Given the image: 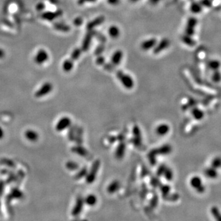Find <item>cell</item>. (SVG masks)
Returning a JSON list of instances; mask_svg holds the SVG:
<instances>
[{"mask_svg": "<svg viewBox=\"0 0 221 221\" xmlns=\"http://www.w3.org/2000/svg\"><path fill=\"white\" fill-rule=\"evenodd\" d=\"M157 40L155 38H151L143 41L141 44V48L144 51H149L156 45Z\"/></svg>", "mask_w": 221, "mask_h": 221, "instance_id": "ba28073f", "label": "cell"}, {"mask_svg": "<svg viewBox=\"0 0 221 221\" xmlns=\"http://www.w3.org/2000/svg\"><path fill=\"white\" fill-rule=\"evenodd\" d=\"M122 58H123V52L121 51L118 50L117 51H115L111 56V63L114 66L119 65L122 60Z\"/></svg>", "mask_w": 221, "mask_h": 221, "instance_id": "9c48e42d", "label": "cell"}, {"mask_svg": "<svg viewBox=\"0 0 221 221\" xmlns=\"http://www.w3.org/2000/svg\"><path fill=\"white\" fill-rule=\"evenodd\" d=\"M83 206V200L81 198H78V199L76 202V203L72 211V214L74 216H77L82 211Z\"/></svg>", "mask_w": 221, "mask_h": 221, "instance_id": "4fadbf2b", "label": "cell"}, {"mask_svg": "<svg viewBox=\"0 0 221 221\" xmlns=\"http://www.w3.org/2000/svg\"><path fill=\"white\" fill-rule=\"evenodd\" d=\"M23 197H24V193L22 192L17 188H14L11 190L10 193L7 197V202H10L12 199H21Z\"/></svg>", "mask_w": 221, "mask_h": 221, "instance_id": "30bf717a", "label": "cell"}, {"mask_svg": "<svg viewBox=\"0 0 221 221\" xmlns=\"http://www.w3.org/2000/svg\"><path fill=\"white\" fill-rule=\"evenodd\" d=\"M86 173V169H83V170H81L79 173H77V174H76V178L77 179H80V178H83V176H84L85 175Z\"/></svg>", "mask_w": 221, "mask_h": 221, "instance_id": "83f0119b", "label": "cell"}, {"mask_svg": "<svg viewBox=\"0 0 221 221\" xmlns=\"http://www.w3.org/2000/svg\"><path fill=\"white\" fill-rule=\"evenodd\" d=\"M5 55H6L5 51L3 49L0 48V59H3V58L5 57Z\"/></svg>", "mask_w": 221, "mask_h": 221, "instance_id": "d590c367", "label": "cell"}, {"mask_svg": "<svg viewBox=\"0 0 221 221\" xmlns=\"http://www.w3.org/2000/svg\"><path fill=\"white\" fill-rule=\"evenodd\" d=\"M190 183L193 189H196L199 192L202 193L204 191L205 188L203 185L202 181L199 177L198 176L193 177L192 178H191Z\"/></svg>", "mask_w": 221, "mask_h": 221, "instance_id": "277c9868", "label": "cell"}, {"mask_svg": "<svg viewBox=\"0 0 221 221\" xmlns=\"http://www.w3.org/2000/svg\"><path fill=\"white\" fill-rule=\"evenodd\" d=\"M160 1V0H150V1L151 2V3L152 4H157V3H158V1Z\"/></svg>", "mask_w": 221, "mask_h": 221, "instance_id": "74e56055", "label": "cell"}, {"mask_svg": "<svg viewBox=\"0 0 221 221\" xmlns=\"http://www.w3.org/2000/svg\"><path fill=\"white\" fill-rule=\"evenodd\" d=\"M83 19H81V18H80V17H77V18H76L74 20V25H76V26H79V25H80L81 24H83Z\"/></svg>", "mask_w": 221, "mask_h": 221, "instance_id": "4dcf8cb0", "label": "cell"}, {"mask_svg": "<svg viewBox=\"0 0 221 221\" xmlns=\"http://www.w3.org/2000/svg\"><path fill=\"white\" fill-rule=\"evenodd\" d=\"M96 62L99 65H104V63H105V59H104V58L103 57L100 56L97 58Z\"/></svg>", "mask_w": 221, "mask_h": 221, "instance_id": "4316f807", "label": "cell"}, {"mask_svg": "<svg viewBox=\"0 0 221 221\" xmlns=\"http://www.w3.org/2000/svg\"><path fill=\"white\" fill-rule=\"evenodd\" d=\"M72 150L73 151V152L78 154H80V155H85V150L84 149H81L80 147H74L72 149Z\"/></svg>", "mask_w": 221, "mask_h": 221, "instance_id": "d4e9b609", "label": "cell"}, {"mask_svg": "<svg viewBox=\"0 0 221 221\" xmlns=\"http://www.w3.org/2000/svg\"><path fill=\"white\" fill-rule=\"evenodd\" d=\"M49 57L48 52L44 49H41L36 52L34 60L37 65H42L48 60Z\"/></svg>", "mask_w": 221, "mask_h": 221, "instance_id": "7a4b0ae2", "label": "cell"}, {"mask_svg": "<svg viewBox=\"0 0 221 221\" xmlns=\"http://www.w3.org/2000/svg\"><path fill=\"white\" fill-rule=\"evenodd\" d=\"M54 28L57 30H59L62 32H68L69 31V30H70V27L69 26H68L66 24H61V23H57V24L54 25Z\"/></svg>", "mask_w": 221, "mask_h": 221, "instance_id": "d6986e66", "label": "cell"}, {"mask_svg": "<svg viewBox=\"0 0 221 221\" xmlns=\"http://www.w3.org/2000/svg\"><path fill=\"white\" fill-rule=\"evenodd\" d=\"M109 36L112 38H117L120 35L119 28L115 25L111 26L108 30Z\"/></svg>", "mask_w": 221, "mask_h": 221, "instance_id": "ac0fdd59", "label": "cell"}, {"mask_svg": "<svg viewBox=\"0 0 221 221\" xmlns=\"http://www.w3.org/2000/svg\"><path fill=\"white\" fill-rule=\"evenodd\" d=\"M108 2L112 5L118 4L119 3V0H108Z\"/></svg>", "mask_w": 221, "mask_h": 221, "instance_id": "e575fe53", "label": "cell"}, {"mask_svg": "<svg viewBox=\"0 0 221 221\" xmlns=\"http://www.w3.org/2000/svg\"><path fill=\"white\" fill-rule=\"evenodd\" d=\"M104 21V17L103 16H100L95 20H92L88 23L87 25V29L89 31H92L93 29L95 28V27L100 25L102 23H103Z\"/></svg>", "mask_w": 221, "mask_h": 221, "instance_id": "8fae6325", "label": "cell"}, {"mask_svg": "<svg viewBox=\"0 0 221 221\" xmlns=\"http://www.w3.org/2000/svg\"><path fill=\"white\" fill-rule=\"evenodd\" d=\"M4 182L2 180L0 181V197H1L4 192Z\"/></svg>", "mask_w": 221, "mask_h": 221, "instance_id": "f546056e", "label": "cell"}, {"mask_svg": "<svg viewBox=\"0 0 221 221\" xmlns=\"http://www.w3.org/2000/svg\"><path fill=\"white\" fill-rule=\"evenodd\" d=\"M138 1H139V0H130V1H132L133 3H136V2Z\"/></svg>", "mask_w": 221, "mask_h": 221, "instance_id": "f35d334b", "label": "cell"}, {"mask_svg": "<svg viewBox=\"0 0 221 221\" xmlns=\"http://www.w3.org/2000/svg\"><path fill=\"white\" fill-rule=\"evenodd\" d=\"M116 76L125 88L130 89L133 87L134 81L130 75L124 73L122 71H118L116 73Z\"/></svg>", "mask_w": 221, "mask_h": 221, "instance_id": "6da1fadb", "label": "cell"}, {"mask_svg": "<svg viewBox=\"0 0 221 221\" xmlns=\"http://www.w3.org/2000/svg\"><path fill=\"white\" fill-rule=\"evenodd\" d=\"M93 36H94V33H92V31H89V33H87L86 34V36H84V39L83 41L82 48H81L83 51L86 52L89 50Z\"/></svg>", "mask_w": 221, "mask_h": 221, "instance_id": "8992f818", "label": "cell"}, {"mask_svg": "<svg viewBox=\"0 0 221 221\" xmlns=\"http://www.w3.org/2000/svg\"><path fill=\"white\" fill-rule=\"evenodd\" d=\"M170 130V127L168 125L166 124H161L158 127H157L156 132L158 135L164 136L168 133Z\"/></svg>", "mask_w": 221, "mask_h": 221, "instance_id": "2e32d148", "label": "cell"}, {"mask_svg": "<svg viewBox=\"0 0 221 221\" xmlns=\"http://www.w3.org/2000/svg\"><path fill=\"white\" fill-rule=\"evenodd\" d=\"M0 163H1V164L3 165H6L11 168H14L16 167V165L14 163V161L9 158H3L1 160V161H0Z\"/></svg>", "mask_w": 221, "mask_h": 221, "instance_id": "7402d4cb", "label": "cell"}, {"mask_svg": "<svg viewBox=\"0 0 221 221\" xmlns=\"http://www.w3.org/2000/svg\"><path fill=\"white\" fill-rule=\"evenodd\" d=\"M53 89V86L51 83H45L40 87V89L35 93V97L36 98H41L47 95Z\"/></svg>", "mask_w": 221, "mask_h": 221, "instance_id": "3957f363", "label": "cell"}, {"mask_svg": "<svg viewBox=\"0 0 221 221\" xmlns=\"http://www.w3.org/2000/svg\"><path fill=\"white\" fill-rule=\"evenodd\" d=\"M25 136L28 140L34 142L36 141L38 139V134L36 132L32 130H28L25 132Z\"/></svg>", "mask_w": 221, "mask_h": 221, "instance_id": "9a60e30c", "label": "cell"}, {"mask_svg": "<svg viewBox=\"0 0 221 221\" xmlns=\"http://www.w3.org/2000/svg\"><path fill=\"white\" fill-rule=\"evenodd\" d=\"M73 61L71 59H67L65 60L62 64V69L65 72H69L73 68Z\"/></svg>", "mask_w": 221, "mask_h": 221, "instance_id": "e0dca14e", "label": "cell"}, {"mask_svg": "<svg viewBox=\"0 0 221 221\" xmlns=\"http://www.w3.org/2000/svg\"><path fill=\"white\" fill-rule=\"evenodd\" d=\"M97 197L94 195H89L86 197V199H85V202L88 205H90V206L95 205L97 203Z\"/></svg>", "mask_w": 221, "mask_h": 221, "instance_id": "ffe728a7", "label": "cell"}, {"mask_svg": "<svg viewBox=\"0 0 221 221\" xmlns=\"http://www.w3.org/2000/svg\"><path fill=\"white\" fill-rule=\"evenodd\" d=\"M4 136V132L3 130L2 129V128L0 126V139H2Z\"/></svg>", "mask_w": 221, "mask_h": 221, "instance_id": "8d00e7d4", "label": "cell"}, {"mask_svg": "<svg viewBox=\"0 0 221 221\" xmlns=\"http://www.w3.org/2000/svg\"><path fill=\"white\" fill-rule=\"evenodd\" d=\"M96 0H79L78 4L80 5H82L86 3H92V2H95Z\"/></svg>", "mask_w": 221, "mask_h": 221, "instance_id": "d6a6232c", "label": "cell"}, {"mask_svg": "<svg viewBox=\"0 0 221 221\" xmlns=\"http://www.w3.org/2000/svg\"><path fill=\"white\" fill-rule=\"evenodd\" d=\"M104 48L103 45H101V46H99L98 48H97V49L95 50V54L97 55H100L101 52H103V51H104Z\"/></svg>", "mask_w": 221, "mask_h": 221, "instance_id": "1f68e13d", "label": "cell"}, {"mask_svg": "<svg viewBox=\"0 0 221 221\" xmlns=\"http://www.w3.org/2000/svg\"><path fill=\"white\" fill-rule=\"evenodd\" d=\"M61 14H62L61 10L55 11V12H46L42 14V17L44 19L52 21L54 19L57 18L58 17H59Z\"/></svg>", "mask_w": 221, "mask_h": 221, "instance_id": "7c38bea8", "label": "cell"}, {"mask_svg": "<svg viewBox=\"0 0 221 221\" xmlns=\"http://www.w3.org/2000/svg\"><path fill=\"white\" fill-rule=\"evenodd\" d=\"M67 169L69 170H76L78 168V165L74 161H68L66 164Z\"/></svg>", "mask_w": 221, "mask_h": 221, "instance_id": "603a6c76", "label": "cell"}, {"mask_svg": "<svg viewBox=\"0 0 221 221\" xmlns=\"http://www.w3.org/2000/svg\"><path fill=\"white\" fill-rule=\"evenodd\" d=\"M0 214H1V201H0Z\"/></svg>", "mask_w": 221, "mask_h": 221, "instance_id": "ab89813d", "label": "cell"}, {"mask_svg": "<svg viewBox=\"0 0 221 221\" xmlns=\"http://www.w3.org/2000/svg\"><path fill=\"white\" fill-rule=\"evenodd\" d=\"M82 49H79V48H76L75 49L73 50V51L72 52L71 54V57H70V59H71L73 62L77 60L79 57L80 56V54H81V52H82Z\"/></svg>", "mask_w": 221, "mask_h": 221, "instance_id": "44dd1931", "label": "cell"}, {"mask_svg": "<svg viewBox=\"0 0 221 221\" xmlns=\"http://www.w3.org/2000/svg\"><path fill=\"white\" fill-rule=\"evenodd\" d=\"M95 167H94V166H93V168H92L90 174L87 177L86 181L88 183L92 182V181L95 179V175L97 174V171L98 170V168H99V162H96L95 164Z\"/></svg>", "mask_w": 221, "mask_h": 221, "instance_id": "5bb4252c", "label": "cell"}, {"mask_svg": "<svg viewBox=\"0 0 221 221\" xmlns=\"http://www.w3.org/2000/svg\"><path fill=\"white\" fill-rule=\"evenodd\" d=\"M118 185H119V183L117 181H115L111 183L108 188V191L109 192H114V191H115L118 189Z\"/></svg>", "mask_w": 221, "mask_h": 221, "instance_id": "cb8c5ba5", "label": "cell"}, {"mask_svg": "<svg viewBox=\"0 0 221 221\" xmlns=\"http://www.w3.org/2000/svg\"><path fill=\"white\" fill-rule=\"evenodd\" d=\"M170 44V41L168 39L165 38L163 39L156 46L154 47V53L157 54L161 52L162 51L165 50V49L168 48Z\"/></svg>", "mask_w": 221, "mask_h": 221, "instance_id": "52a82bcc", "label": "cell"}, {"mask_svg": "<svg viewBox=\"0 0 221 221\" xmlns=\"http://www.w3.org/2000/svg\"><path fill=\"white\" fill-rule=\"evenodd\" d=\"M71 123V119L67 117L62 118L59 122H58V123L56 125L57 131L62 132L65 130L68 126H70Z\"/></svg>", "mask_w": 221, "mask_h": 221, "instance_id": "5b68a950", "label": "cell"}, {"mask_svg": "<svg viewBox=\"0 0 221 221\" xmlns=\"http://www.w3.org/2000/svg\"><path fill=\"white\" fill-rule=\"evenodd\" d=\"M104 69H106V70L108 71H113V69L114 68V65H113L112 63L111 64H104Z\"/></svg>", "mask_w": 221, "mask_h": 221, "instance_id": "f1b7e54d", "label": "cell"}, {"mask_svg": "<svg viewBox=\"0 0 221 221\" xmlns=\"http://www.w3.org/2000/svg\"><path fill=\"white\" fill-rule=\"evenodd\" d=\"M164 173H165V178L167 179L170 180V179H171L173 178V173H172V172L170 170H165Z\"/></svg>", "mask_w": 221, "mask_h": 221, "instance_id": "484cf974", "label": "cell"}, {"mask_svg": "<svg viewBox=\"0 0 221 221\" xmlns=\"http://www.w3.org/2000/svg\"><path fill=\"white\" fill-rule=\"evenodd\" d=\"M44 7H45V4L42 3H39L36 6V9L38 10H42L44 9Z\"/></svg>", "mask_w": 221, "mask_h": 221, "instance_id": "836d02e7", "label": "cell"}]
</instances>
